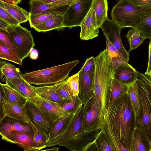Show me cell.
<instances>
[{
	"label": "cell",
	"instance_id": "cell-1",
	"mask_svg": "<svg viewBox=\"0 0 151 151\" xmlns=\"http://www.w3.org/2000/svg\"><path fill=\"white\" fill-rule=\"evenodd\" d=\"M105 118L121 145L129 151L135 126L134 112L127 93L120 96L108 108Z\"/></svg>",
	"mask_w": 151,
	"mask_h": 151
},
{
	"label": "cell",
	"instance_id": "cell-2",
	"mask_svg": "<svg viewBox=\"0 0 151 151\" xmlns=\"http://www.w3.org/2000/svg\"><path fill=\"white\" fill-rule=\"evenodd\" d=\"M93 90L99 109L102 123L109 106V93L114 78L112 62L106 48L95 57Z\"/></svg>",
	"mask_w": 151,
	"mask_h": 151
},
{
	"label": "cell",
	"instance_id": "cell-3",
	"mask_svg": "<svg viewBox=\"0 0 151 151\" xmlns=\"http://www.w3.org/2000/svg\"><path fill=\"white\" fill-rule=\"evenodd\" d=\"M76 60L49 68L27 73L23 78L31 84L46 86L54 84L67 79L71 71L79 62Z\"/></svg>",
	"mask_w": 151,
	"mask_h": 151
},
{
	"label": "cell",
	"instance_id": "cell-4",
	"mask_svg": "<svg viewBox=\"0 0 151 151\" xmlns=\"http://www.w3.org/2000/svg\"><path fill=\"white\" fill-rule=\"evenodd\" d=\"M151 15V8L134 5L128 0H118L111 13L112 19L122 29L132 28Z\"/></svg>",
	"mask_w": 151,
	"mask_h": 151
},
{
	"label": "cell",
	"instance_id": "cell-5",
	"mask_svg": "<svg viewBox=\"0 0 151 151\" xmlns=\"http://www.w3.org/2000/svg\"><path fill=\"white\" fill-rule=\"evenodd\" d=\"M136 81L141 104L140 120L137 127L150 143H151V97L149 90L141 74L137 70Z\"/></svg>",
	"mask_w": 151,
	"mask_h": 151
},
{
	"label": "cell",
	"instance_id": "cell-6",
	"mask_svg": "<svg viewBox=\"0 0 151 151\" xmlns=\"http://www.w3.org/2000/svg\"><path fill=\"white\" fill-rule=\"evenodd\" d=\"M6 30L14 41L19 58L22 60L28 57L35 45L31 31L20 24L10 25Z\"/></svg>",
	"mask_w": 151,
	"mask_h": 151
},
{
	"label": "cell",
	"instance_id": "cell-7",
	"mask_svg": "<svg viewBox=\"0 0 151 151\" xmlns=\"http://www.w3.org/2000/svg\"><path fill=\"white\" fill-rule=\"evenodd\" d=\"M93 0H79L68 6L64 13V27L71 29L80 26L91 8Z\"/></svg>",
	"mask_w": 151,
	"mask_h": 151
},
{
	"label": "cell",
	"instance_id": "cell-8",
	"mask_svg": "<svg viewBox=\"0 0 151 151\" xmlns=\"http://www.w3.org/2000/svg\"><path fill=\"white\" fill-rule=\"evenodd\" d=\"M14 131L23 132L33 136V131L30 124L7 116L0 119V134L2 140L14 144L12 134Z\"/></svg>",
	"mask_w": 151,
	"mask_h": 151
},
{
	"label": "cell",
	"instance_id": "cell-9",
	"mask_svg": "<svg viewBox=\"0 0 151 151\" xmlns=\"http://www.w3.org/2000/svg\"><path fill=\"white\" fill-rule=\"evenodd\" d=\"M83 125L85 131L100 129L101 122L99 105L94 93L83 105Z\"/></svg>",
	"mask_w": 151,
	"mask_h": 151
},
{
	"label": "cell",
	"instance_id": "cell-10",
	"mask_svg": "<svg viewBox=\"0 0 151 151\" xmlns=\"http://www.w3.org/2000/svg\"><path fill=\"white\" fill-rule=\"evenodd\" d=\"M83 106L74 114L62 132L48 142L47 147L57 146L59 143L85 131L83 125Z\"/></svg>",
	"mask_w": 151,
	"mask_h": 151
},
{
	"label": "cell",
	"instance_id": "cell-11",
	"mask_svg": "<svg viewBox=\"0 0 151 151\" xmlns=\"http://www.w3.org/2000/svg\"><path fill=\"white\" fill-rule=\"evenodd\" d=\"M105 37L116 47L119 53L127 62L129 55L124 48L121 38L120 33L122 28L112 19L108 17L101 25L100 28Z\"/></svg>",
	"mask_w": 151,
	"mask_h": 151
},
{
	"label": "cell",
	"instance_id": "cell-12",
	"mask_svg": "<svg viewBox=\"0 0 151 151\" xmlns=\"http://www.w3.org/2000/svg\"><path fill=\"white\" fill-rule=\"evenodd\" d=\"M100 130L84 131L59 143L57 146L65 147L71 151H83L87 145L95 139Z\"/></svg>",
	"mask_w": 151,
	"mask_h": 151
},
{
	"label": "cell",
	"instance_id": "cell-13",
	"mask_svg": "<svg viewBox=\"0 0 151 151\" xmlns=\"http://www.w3.org/2000/svg\"><path fill=\"white\" fill-rule=\"evenodd\" d=\"M25 107L31 120L36 123L48 136L55 121L49 115L28 100Z\"/></svg>",
	"mask_w": 151,
	"mask_h": 151
},
{
	"label": "cell",
	"instance_id": "cell-14",
	"mask_svg": "<svg viewBox=\"0 0 151 151\" xmlns=\"http://www.w3.org/2000/svg\"><path fill=\"white\" fill-rule=\"evenodd\" d=\"M0 119L7 116L30 124L32 121L26 107H22L0 98Z\"/></svg>",
	"mask_w": 151,
	"mask_h": 151
},
{
	"label": "cell",
	"instance_id": "cell-15",
	"mask_svg": "<svg viewBox=\"0 0 151 151\" xmlns=\"http://www.w3.org/2000/svg\"><path fill=\"white\" fill-rule=\"evenodd\" d=\"M27 99L49 115L55 121L66 114L60 104L42 98L38 95Z\"/></svg>",
	"mask_w": 151,
	"mask_h": 151
},
{
	"label": "cell",
	"instance_id": "cell-16",
	"mask_svg": "<svg viewBox=\"0 0 151 151\" xmlns=\"http://www.w3.org/2000/svg\"><path fill=\"white\" fill-rule=\"evenodd\" d=\"M80 27V36L81 40H91L98 36L99 28L95 12L91 7L82 22Z\"/></svg>",
	"mask_w": 151,
	"mask_h": 151
},
{
	"label": "cell",
	"instance_id": "cell-17",
	"mask_svg": "<svg viewBox=\"0 0 151 151\" xmlns=\"http://www.w3.org/2000/svg\"><path fill=\"white\" fill-rule=\"evenodd\" d=\"M95 65L80 79L79 81L78 96L83 105L94 93V74Z\"/></svg>",
	"mask_w": 151,
	"mask_h": 151
},
{
	"label": "cell",
	"instance_id": "cell-18",
	"mask_svg": "<svg viewBox=\"0 0 151 151\" xmlns=\"http://www.w3.org/2000/svg\"><path fill=\"white\" fill-rule=\"evenodd\" d=\"M114 73V78L129 85L134 83L137 79V70L128 62L122 64Z\"/></svg>",
	"mask_w": 151,
	"mask_h": 151
},
{
	"label": "cell",
	"instance_id": "cell-19",
	"mask_svg": "<svg viewBox=\"0 0 151 151\" xmlns=\"http://www.w3.org/2000/svg\"><path fill=\"white\" fill-rule=\"evenodd\" d=\"M5 83L17 90L26 98L37 95L32 86L23 77L7 78Z\"/></svg>",
	"mask_w": 151,
	"mask_h": 151
},
{
	"label": "cell",
	"instance_id": "cell-20",
	"mask_svg": "<svg viewBox=\"0 0 151 151\" xmlns=\"http://www.w3.org/2000/svg\"><path fill=\"white\" fill-rule=\"evenodd\" d=\"M127 93L133 110L135 126L136 127L140 120L142 110L141 99L136 81L129 85Z\"/></svg>",
	"mask_w": 151,
	"mask_h": 151
},
{
	"label": "cell",
	"instance_id": "cell-21",
	"mask_svg": "<svg viewBox=\"0 0 151 151\" xmlns=\"http://www.w3.org/2000/svg\"><path fill=\"white\" fill-rule=\"evenodd\" d=\"M4 99L8 102L22 107H24L27 101V99L17 90L7 84L0 83Z\"/></svg>",
	"mask_w": 151,
	"mask_h": 151
},
{
	"label": "cell",
	"instance_id": "cell-22",
	"mask_svg": "<svg viewBox=\"0 0 151 151\" xmlns=\"http://www.w3.org/2000/svg\"><path fill=\"white\" fill-rule=\"evenodd\" d=\"M65 12L59 14L33 28L38 32H45L53 29L60 30L64 29Z\"/></svg>",
	"mask_w": 151,
	"mask_h": 151
},
{
	"label": "cell",
	"instance_id": "cell-23",
	"mask_svg": "<svg viewBox=\"0 0 151 151\" xmlns=\"http://www.w3.org/2000/svg\"><path fill=\"white\" fill-rule=\"evenodd\" d=\"M151 146L144 136L137 127L132 134L129 151H150Z\"/></svg>",
	"mask_w": 151,
	"mask_h": 151
},
{
	"label": "cell",
	"instance_id": "cell-24",
	"mask_svg": "<svg viewBox=\"0 0 151 151\" xmlns=\"http://www.w3.org/2000/svg\"><path fill=\"white\" fill-rule=\"evenodd\" d=\"M56 84L39 86H32V87L37 95L41 98L61 105L65 102L55 91Z\"/></svg>",
	"mask_w": 151,
	"mask_h": 151
},
{
	"label": "cell",
	"instance_id": "cell-25",
	"mask_svg": "<svg viewBox=\"0 0 151 151\" xmlns=\"http://www.w3.org/2000/svg\"><path fill=\"white\" fill-rule=\"evenodd\" d=\"M32 121L31 125L33 131L32 151L40 150L47 147L48 136L36 123Z\"/></svg>",
	"mask_w": 151,
	"mask_h": 151
},
{
	"label": "cell",
	"instance_id": "cell-26",
	"mask_svg": "<svg viewBox=\"0 0 151 151\" xmlns=\"http://www.w3.org/2000/svg\"><path fill=\"white\" fill-rule=\"evenodd\" d=\"M100 130L105 133L115 151H129L121 145L106 118L102 122Z\"/></svg>",
	"mask_w": 151,
	"mask_h": 151
},
{
	"label": "cell",
	"instance_id": "cell-27",
	"mask_svg": "<svg viewBox=\"0 0 151 151\" xmlns=\"http://www.w3.org/2000/svg\"><path fill=\"white\" fill-rule=\"evenodd\" d=\"M0 6L4 8L20 24L26 22L28 20L29 13L17 4H12L0 1Z\"/></svg>",
	"mask_w": 151,
	"mask_h": 151
},
{
	"label": "cell",
	"instance_id": "cell-28",
	"mask_svg": "<svg viewBox=\"0 0 151 151\" xmlns=\"http://www.w3.org/2000/svg\"><path fill=\"white\" fill-rule=\"evenodd\" d=\"M19 68L6 61L0 60V78L3 82H6L7 78L22 77Z\"/></svg>",
	"mask_w": 151,
	"mask_h": 151
},
{
	"label": "cell",
	"instance_id": "cell-29",
	"mask_svg": "<svg viewBox=\"0 0 151 151\" xmlns=\"http://www.w3.org/2000/svg\"><path fill=\"white\" fill-rule=\"evenodd\" d=\"M75 114L66 113L55 121L48 135V142L62 132Z\"/></svg>",
	"mask_w": 151,
	"mask_h": 151
},
{
	"label": "cell",
	"instance_id": "cell-30",
	"mask_svg": "<svg viewBox=\"0 0 151 151\" xmlns=\"http://www.w3.org/2000/svg\"><path fill=\"white\" fill-rule=\"evenodd\" d=\"M91 7L95 12L97 24L99 28L107 17V0H93Z\"/></svg>",
	"mask_w": 151,
	"mask_h": 151
},
{
	"label": "cell",
	"instance_id": "cell-31",
	"mask_svg": "<svg viewBox=\"0 0 151 151\" xmlns=\"http://www.w3.org/2000/svg\"><path fill=\"white\" fill-rule=\"evenodd\" d=\"M129 86L114 78L109 93L108 108L120 96L128 92Z\"/></svg>",
	"mask_w": 151,
	"mask_h": 151
},
{
	"label": "cell",
	"instance_id": "cell-32",
	"mask_svg": "<svg viewBox=\"0 0 151 151\" xmlns=\"http://www.w3.org/2000/svg\"><path fill=\"white\" fill-rule=\"evenodd\" d=\"M12 134L14 144L22 147L24 151H32L33 136L17 131H12Z\"/></svg>",
	"mask_w": 151,
	"mask_h": 151
},
{
	"label": "cell",
	"instance_id": "cell-33",
	"mask_svg": "<svg viewBox=\"0 0 151 151\" xmlns=\"http://www.w3.org/2000/svg\"><path fill=\"white\" fill-rule=\"evenodd\" d=\"M30 14H36L49 12L61 11L63 7L55 8L52 6L51 4H47L39 0H30L29 2ZM65 11V10H62Z\"/></svg>",
	"mask_w": 151,
	"mask_h": 151
},
{
	"label": "cell",
	"instance_id": "cell-34",
	"mask_svg": "<svg viewBox=\"0 0 151 151\" xmlns=\"http://www.w3.org/2000/svg\"><path fill=\"white\" fill-rule=\"evenodd\" d=\"M105 37L106 49L108 50L109 55L112 62L114 71L122 64L127 62L119 53L116 47L106 37Z\"/></svg>",
	"mask_w": 151,
	"mask_h": 151
},
{
	"label": "cell",
	"instance_id": "cell-35",
	"mask_svg": "<svg viewBox=\"0 0 151 151\" xmlns=\"http://www.w3.org/2000/svg\"><path fill=\"white\" fill-rule=\"evenodd\" d=\"M125 37L127 39L130 45L128 52L136 49L146 39L139 30L135 29H130Z\"/></svg>",
	"mask_w": 151,
	"mask_h": 151
},
{
	"label": "cell",
	"instance_id": "cell-36",
	"mask_svg": "<svg viewBox=\"0 0 151 151\" xmlns=\"http://www.w3.org/2000/svg\"><path fill=\"white\" fill-rule=\"evenodd\" d=\"M65 11H58L36 14H29L28 21L30 26L32 28H33L59 14L65 12Z\"/></svg>",
	"mask_w": 151,
	"mask_h": 151
},
{
	"label": "cell",
	"instance_id": "cell-37",
	"mask_svg": "<svg viewBox=\"0 0 151 151\" xmlns=\"http://www.w3.org/2000/svg\"><path fill=\"white\" fill-rule=\"evenodd\" d=\"M66 79L56 83L55 87L56 92L63 99L65 102L70 101L75 96L68 87Z\"/></svg>",
	"mask_w": 151,
	"mask_h": 151
},
{
	"label": "cell",
	"instance_id": "cell-38",
	"mask_svg": "<svg viewBox=\"0 0 151 151\" xmlns=\"http://www.w3.org/2000/svg\"><path fill=\"white\" fill-rule=\"evenodd\" d=\"M94 140L99 151H115L105 133L100 130Z\"/></svg>",
	"mask_w": 151,
	"mask_h": 151
},
{
	"label": "cell",
	"instance_id": "cell-39",
	"mask_svg": "<svg viewBox=\"0 0 151 151\" xmlns=\"http://www.w3.org/2000/svg\"><path fill=\"white\" fill-rule=\"evenodd\" d=\"M0 58L10 61L20 65L22 60L10 49L0 42Z\"/></svg>",
	"mask_w": 151,
	"mask_h": 151
},
{
	"label": "cell",
	"instance_id": "cell-40",
	"mask_svg": "<svg viewBox=\"0 0 151 151\" xmlns=\"http://www.w3.org/2000/svg\"><path fill=\"white\" fill-rule=\"evenodd\" d=\"M132 29L138 30L146 39L151 40V15L135 25Z\"/></svg>",
	"mask_w": 151,
	"mask_h": 151
},
{
	"label": "cell",
	"instance_id": "cell-41",
	"mask_svg": "<svg viewBox=\"0 0 151 151\" xmlns=\"http://www.w3.org/2000/svg\"><path fill=\"white\" fill-rule=\"evenodd\" d=\"M66 113H75L83 106L82 101L78 96H75L73 99L70 101L65 102L61 105Z\"/></svg>",
	"mask_w": 151,
	"mask_h": 151
},
{
	"label": "cell",
	"instance_id": "cell-42",
	"mask_svg": "<svg viewBox=\"0 0 151 151\" xmlns=\"http://www.w3.org/2000/svg\"><path fill=\"white\" fill-rule=\"evenodd\" d=\"M0 42L4 44L19 58L17 47L6 30L0 29Z\"/></svg>",
	"mask_w": 151,
	"mask_h": 151
},
{
	"label": "cell",
	"instance_id": "cell-43",
	"mask_svg": "<svg viewBox=\"0 0 151 151\" xmlns=\"http://www.w3.org/2000/svg\"><path fill=\"white\" fill-rule=\"evenodd\" d=\"M79 74L78 73L69 77L67 79V83L73 95L78 96L79 94Z\"/></svg>",
	"mask_w": 151,
	"mask_h": 151
},
{
	"label": "cell",
	"instance_id": "cell-44",
	"mask_svg": "<svg viewBox=\"0 0 151 151\" xmlns=\"http://www.w3.org/2000/svg\"><path fill=\"white\" fill-rule=\"evenodd\" d=\"M95 65V57L92 56L87 58L83 66L78 72L79 74V79Z\"/></svg>",
	"mask_w": 151,
	"mask_h": 151
},
{
	"label": "cell",
	"instance_id": "cell-45",
	"mask_svg": "<svg viewBox=\"0 0 151 151\" xmlns=\"http://www.w3.org/2000/svg\"><path fill=\"white\" fill-rule=\"evenodd\" d=\"M0 18L4 19L11 25L20 24L19 23L17 19L5 9L0 6Z\"/></svg>",
	"mask_w": 151,
	"mask_h": 151
},
{
	"label": "cell",
	"instance_id": "cell-46",
	"mask_svg": "<svg viewBox=\"0 0 151 151\" xmlns=\"http://www.w3.org/2000/svg\"><path fill=\"white\" fill-rule=\"evenodd\" d=\"M79 0H58L51 3L52 6L55 8H59L69 6L75 4Z\"/></svg>",
	"mask_w": 151,
	"mask_h": 151
},
{
	"label": "cell",
	"instance_id": "cell-47",
	"mask_svg": "<svg viewBox=\"0 0 151 151\" xmlns=\"http://www.w3.org/2000/svg\"><path fill=\"white\" fill-rule=\"evenodd\" d=\"M132 4L138 6L151 8V0H128Z\"/></svg>",
	"mask_w": 151,
	"mask_h": 151
},
{
	"label": "cell",
	"instance_id": "cell-48",
	"mask_svg": "<svg viewBox=\"0 0 151 151\" xmlns=\"http://www.w3.org/2000/svg\"><path fill=\"white\" fill-rule=\"evenodd\" d=\"M141 74L149 90L151 97V78L150 76L149 75L145 73H141Z\"/></svg>",
	"mask_w": 151,
	"mask_h": 151
},
{
	"label": "cell",
	"instance_id": "cell-49",
	"mask_svg": "<svg viewBox=\"0 0 151 151\" xmlns=\"http://www.w3.org/2000/svg\"><path fill=\"white\" fill-rule=\"evenodd\" d=\"M83 151H99L94 140L87 145L83 148Z\"/></svg>",
	"mask_w": 151,
	"mask_h": 151
},
{
	"label": "cell",
	"instance_id": "cell-50",
	"mask_svg": "<svg viewBox=\"0 0 151 151\" xmlns=\"http://www.w3.org/2000/svg\"><path fill=\"white\" fill-rule=\"evenodd\" d=\"M151 73V40H150L149 46L148 61L146 71L144 73L150 75Z\"/></svg>",
	"mask_w": 151,
	"mask_h": 151
},
{
	"label": "cell",
	"instance_id": "cell-51",
	"mask_svg": "<svg viewBox=\"0 0 151 151\" xmlns=\"http://www.w3.org/2000/svg\"><path fill=\"white\" fill-rule=\"evenodd\" d=\"M29 55L32 59L36 60L38 57V52L37 50L33 48L31 50Z\"/></svg>",
	"mask_w": 151,
	"mask_h": 151
},
{
	"label": "cell",
	"instance_id": "cell-52",
	"mask_svg": "<svg viewBox=\"0 0 151 151\" xmlns=\"http://www.w3.org/2000/svg\"><path fill=\"white\" fill-rule=\"evenodd\" d=\"M10 25L6 22L0 18V29L6 30Z\"/></svg>",
	"mask_w": 151,
	"mask_h": 151
},
{
	"label": "cell",
	"instance_id": "cell-53",
	"mask_svg": "<svg viewBox=\"0 0 151 151\" xmlns=\"http://www.w3.org/2000/svg\"><path fill=\"white\" fill-rule=\"evenodd\" d=\"M1 2L12 4H16L14 0H0Z\"/></svg>",
	"mask_w": 151,
	"mask_h": 151
},
{
	"label": "cell",
	"instance_id": "cell-54",
	"mask_svg": "<svg viewBox=\"0 0 151 151\" xmlns=\"http://www.w3.org/2000/svg\"><path fill=\"white\" fill-rule=\"evenodd\" d=\"M47 4H51L53 3L58 0H39Z\"/></svg>",
	"mask_w": 151,
	"mask_h": 151
},
{
	"label": "cell",
	"instance_id": "cell-55",
	"mask_svg": "<svg viewBox=\"0 0 151 151\" xmlns=\"http://www.w3.org/2000/svg\"><path fill=\"white\" fill-rule=\"evenodd\" d=\"M59 149V147H53L52 148L48 150H53V151H58Z\"/></svg>",
	"mask_w": 151,
	"mask_h": 151
},
{
	"label": "cell",
	"instance_id": "cell-56",
	"mask_svg": "<svg viewBox=\"0 0 151 151\" xmlns=\"http://www.w3.org/2000/svg\"><path fill=\"white\" fill-rule=\"evenodd\" d=\"M16 4H17L19 3L21 0H14Z\"/></svg>",
	"mask_w": 151,
	"mask_h": 151
},
{
	"label": "cell",
	"instance_id": "cell-57",
	"mask_svg": "<svg viewBox=\"0 0 151 151\" xmlns=\"http://www.w3.org/2000/svg\"><path fill=\"white\" fill-rule=\"evenodd\" d=\"M150 78H151V73L150 74Z\"/></svg>",
	"mask_w": 151,
	"mask_h": 151
},
{
	"label": "cell",
	"instance_id": "cell-58",
	"mask_svg": "<svg viewBox=\"0 0 151 151\" xmlns=\"http://www.w3.org/2000/svg\"><path fill=\"white\" fill-rule=\"evenodd\" d=\"M150 151H151V149H150Z\"/></svg>",
	"mask_w": 151,
	"mask_h": 151
}]
</instances>
